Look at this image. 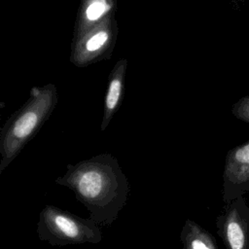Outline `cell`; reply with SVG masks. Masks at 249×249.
I'll return each instance as SVG.
<instances>
[{
  "instance_id": "52a82bcc",
  "label": "cell",
  "mask_w": 249,
  "mask_h": 249,
  "mask_svg": "<svg viewBox=\"0 0 249 249\" xmlns=\"http://www.w3.org/2000/svg\"><path fill=\"white\" fill-rule=\"evenodd\" d=\"M180 240L184 249H216L208 232L190 219L181 230Z\"/></svg>"
},
{
  "instance_id": "ba28073f",
  "label": "cell",
  "mask_w": 249,
  "mask_h": 249,
  "mask_svg": "<svg viewBox=\"0 0 249 249\" xmlns=\"http://www.w3.org/2000/svg\"><path fill=\"white\" fill-rule=\"evenodd\" d=\"M226 237L231 249H242L244 234L240 225L235 221H229L226 225Z\"/></svg>"
},
{
  "instance_id": "8992f818",
  "label": "cell",
  "mask_w": 249,
  "mask_h": 249,
  "mask_svg": "<svg viewBox=\"0 0 249 249\" xmlns=\"http://www.w3.org/2000/svg\"><path fill=\"white\" fill-rule=\"evenodd\" d=\"M116 0H81L74 36H79L116 11Z\"/></svg>"
},
{
  "instance_id": "3957f363",
  "label": "cell",
  "mask_w": 249,
  "mask_h": 249,
  "mask_svg": "<svg viewBox=\"0 0 249 249\" xmlns=\"http://www.w3.org/2000/svg\"><path fill=\"white\" fill-rule=\"evenodd\" d=\"M37 233L53 246L99 243L100 227L89 218H82L54 205H46L39 214Z\"/></svg>"
},
{
  "instance_id": "9c48e42d",
  "label": "cell",
  "mask_w": 249,
  "mask_h": 249,
  "mask_svg": "<svg viewBox=\"0 0 249 249\" xmlns=\"http://www.w3.org/2000/svg\"><path fill=\"white\" fill-rule=\"evenodd\" d=\"M232 114L239 120L249 123V96L240 98L232 107Z\"/></svg>"
},
{
  "instance_id": "6da1fadb",
  "label": "cell",
  "mask_w": 249,
  "mask_h": 249,
  "mask_svg": "<svg viewBox=\"0 0 249 249\" xmlns=\"http://www.w3.org/2000/svg\"><path fill=\"white\" fill-rule=\"evenodd\" d=\"M55 184L70 189L99 227H110L124 207L129 192L126 176L111 154H100L67 164Z\"/></svg>"
},
{
  "instance_id": "5b68a950",
  "label": "cell",
  "mask_w": 249,
  "mask_h": 249,
  "mask_svg": "<svg viewBox=\"0 0 249 249\" xmlns=\"http://www.w3.org/2000/svg\"><path fill=\"white\" fill-rule=\"evenodd\" d=\"M127 67V60L125 58L120 59L109 74L107 90L104 98V107L102 121L100 124L101 130H105L110 124L115 113H117L124 94V80L125 70Z\"/></svg>"
},
{
  "instance_id": "277c9868",
  "label": "cell",
  "mask_w": 249,
  "mask_h": 249,
  "mask_svg": "<svg viewBox=\"0 0 249 249\" xmlns=\"http://www.w3.org/2000/svg\"><path fill=\"white\" fill-rule=\"evenodd\" d=\"M118 37V23L115 13L79 36H74L71 45L70 61L85 67L111 56Z\"/></svg>"
},
{
  "instance_id": "7a4b0ae2",
  "label": "cell",
  "mask_w": 249,
  "mask_h": 249,
  "mask_svg": "<svg viewBox=\"0 0 249 249\" xmlns=\"http://www.w3.org/2000/svg\"><path fill=\"white\" fill-rule=\"evenodd\" d=\"M56 103L57 89L53 84L32 88L27 101L7 120L1 130L0 174L39 131Z\"/></svg>"
}]
</instances>
